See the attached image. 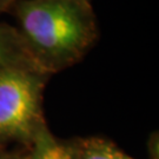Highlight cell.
I'll list each match as a JSON object with an SVG mask.
<instances>
[{
  "instance_id": "cell-1",
  "label": "cell",
  "mask_w": 159,
  "mask_h": 159,
  "mask_svg": "<svg viewBox=\"0 0 159 159\" xmlns=\"http://www.w3.org/2000/svg\"><path fill=\"white\" fill-rule=\"evenodd\" d=\"M8 13L33 63L51 75L81 61L99 39L90 0H16Z\"/></svg>"
},
{
  "instance_id": "cell-2",
  "label": "cell",
  "mask_w": 159,
  "mask_h": 159,
  "mask_svg": "<svg viewBox=\"0 0 159 159\" xmlns=\"http://www.w3.org/2000/svg\"><path fill=\"white\" fill-rule=\"evenodd\" d=\"M51 74L35 65L0 67V145H30L46 125L43 94Z\"/></svg>"
},
{
  "instance_id": "cell-3",
  "label": "cell",
  "mask_w": 159,
  "mask_h": 159,
  "mask_svg": "<svg viewBox=\"0 0 159 159\" xmlns=\"http://www.w3.org/2000/svg\"><path fill=\"white\" fill-rule=\"evenodd\" d=\"M71 159H134L106 139L90 137L66 143Z\"/></svg>"
},
{
  "instance_id": "cell-4",
  "label": "cell",
  "mask_w": 159,
  "mask_h": 159,
  "mask_svg": "<svg viewBox=\"0 0 159 159\" xmlns=\"http://www.w3.org/2000/svg\"><path fill=\"white\" fill-rule=\"evenodd\" d=\"M8 65H35L13 25L0 21V67ZM37 66V65H35Z\"/></svg>"
},
{
  "instance_id": "cell-5",
  "label": "cell",
  "mask_w": 159,
  "mask_h": 159,
  "mask_svg": "<svg viewBox=\"0 0 159 159\" xmlns=\"http://www.w3.org/2000/svg\"><path fill=\"white\" fill-rule=\"evenodd\" d=\"M26 159H71L66 143H61L44 125L30 145Z\"/></svg>"
},
{
  "instance_id": "cell-6",
  "label": "cell",
  "mask_w": 159,
  "mask_h": 159,
  "mask_svg": "<svg viewBox=\"0 0 159 159\" xmlns=\"http://www.w3.org/2000/svg\"><path fill=\"white\" fill-rule=\"evenodd\" d=\"M0 159H26V157L20 158L18 154L11 153V152L6 151L4 148V145H0Z\"/></svg>"
},
{
  "instance_id": "cell-7",
  "label": "cell",
  "mask_w": 159,
  "mask_h": 159,
  "mask_svg": "<svg viewBox=\"0 0 159 159\" xmlns=\"http://www.w3.org/2000/svg\"><path fill=\"white\" fill-rule=\"evenodd\" d=\"M14 1L16 0H0V14L10 11Z\"/></svg>"
},
{
  "instance_id": "cell-8",
  "label": "cell",
  "mask_w": 159,
  "mask_h": 159,
  "mask_svg": "<svg viewBox=\"0 0 159 159\" xmlns=\"http://www.w3.org/2000/svg\"><path fill=\"white\" fill-rule=\"evenodd\" d=\"M90 1H92V0H90Z\"/></svg>"
}]
</instances>
